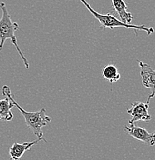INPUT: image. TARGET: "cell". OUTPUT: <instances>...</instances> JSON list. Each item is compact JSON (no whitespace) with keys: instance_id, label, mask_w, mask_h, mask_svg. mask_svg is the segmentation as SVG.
<instances>
[{"instance_id":"6da1fadb","label":"cell","mask_w":155,"mask_h":160,"mask_svg":"<svg viewBox=\"0 0 155 160\" xmlns=\"http://www.w3.org/2000/svg\"><path fill=\"white\" fill-rule=\"evenodd\" d=\"M2 92L3 96L9 98L12 102L16 107L18 108L21 114L24 118L27 127L32 132L33 134L38 138H41L43 136L42 127L46 126L51 122V118L46 115V110L44 108L37 112H28L19 106V103L14 99L10 88L8 86H3L2 89Z\"/></svg>"},{"instance_id":"7a4b0ae2","label":"cell","mask_w":155,"mask_h":160,"mask_svg":"<svg viewBox=\"0 0 155 160\" xmlns=\"http://www.w3.org/2000/svg\"><path fill=\"white\" fill-rule=\"evenodd\" d=\"M0 9L2 10V17L0 19V51L2 49L5 42L7 39H10L19 54L26 69H29V61L20 49L17 42V39L15 36V32L20 29L19 24L12 21L11 16L4 2H0Z\"/></svg>"},{"instance_id":"3957f363","label":"cell","mask_w":155,"mask_h":160,"mask_svg":"<svg viewBox=\"0 0 155 160\" xmlns=\"http://www.w3.org/2000/svg\"><path fill=\"white\" fill-rule=\"evenodd\" d=\"M82 2V4L87 8L88 11L90 12L91 15L99 21L101 26H100V29L104 30L105 29H113L114 28H126V29H131L136 31L139 30V31H144L146 32L147 34L150 36L151 34L154 32V29L151 27H146L144 25H141V26H138V25H131L128 24V23L123 22L120 19H117L114 16L110 14V13H107V14H101V13L98 12L95 10L93 9L89 3L86 0H80Z\"/></svg>"},{"instance_id":"277c9868","label":"cell","mask_w":155,"mask_h":160,"mask_svg":"<svg viewBox=\"0 0 155 160\" xmlns=\"http://www.w3.org/2000/svg\"><path fill=\"white\" fill-rule=\"evenodd\" d=\"M138 62L141 70L140 73H141L143 86L151 90V93L148 96L146 102L149 103L150 100L155 96V69L143 61L138 60Z\"/></svg>"},{"instance_id":"5b68a950","label":"cell","mask_w":155,"mask_h":160,"mask_svg":"<svg viewBox=\"0 0 155 160\" xmlns=\"http://www.w3.org/2000/svg\"><path fill=\"white\" fill-rule=\"evenodd\" d=\"M128 126H124L123 129L131 137L143 142L149 146L155 145V133H151L148 130L140 126H137L134 122H128Z\"/></svg>"},{"instance_id":"8992f818","label":"cell","mask_w":155,"mask_h":160,"mask_svg":"<svg viewBox=\"0 0 155 160\" xmlns=\"http://www.w3.org/2000/svg\"><path fill=\"white\" fill-rule=\"evenodd\" d=\"M149 103L142 102H134L130 109H127V112L131 116V119L128 122H135L137 121L148 122L151 119V116L148 112Z\"/></svg>"},{"instance_id":"52a82bcc","label":"cell","mask_w":155,"mask_h":160,"mask_svg":"<svg viewBox=\"0 0 155 160\" xmlns=\"http://www.w3.org/2000/svg\"><path fill=\"white\" fill-rule=\"evenodd\" d=\"M41 141H44L45 142H47V141L43 137L38 138L37 139L33 140L31 142H26L23 143L14 142L12 146L9 148L10 158L12 160L19 159L26 151L30 150L31 146H35V145H36Z\"/></svg>"},{"instance_id":"ba28073f","label":"cell","mask_w":155,"mask_h":160,"mask_svg":"<svg viewBox=\"0 0 155 160\" xmlns=\"http://www.w3.org/2000/svg\"><path fill=\"white\" fill-rule=\"evenodd\" d=\"M113 9L119 16L120 20L123 22L131 24L134 16L131 12L128 11V6L124 0H111Z\"/></svg>"},{"instance_id":"9c48e42d","label":"cell","mask_w":155,"mask_h":160,"mask_svg":"<svg viewBox=\"0 0 155 160\" xmlns=\"http://www.w3.org/2000/svg\"><path fill=\"white\" fill-rule=\"evenodd\" d=\"M14 106V104L7 96L5 99H0V120L5 122L12 120L13 114L11 110Z\"/></svg>"},{"instance_id":"30bf717a","label":"cell","mask_w":155,"mask_h":160,"mask_svg":"<svg viewBox=\"0 0 155 160\" xmlns=\"http://www.w3.org/2000/svg\"><path fill=\"white\" fill-rule=\"evenodd\" d=\"M102 76L104 79L113 83L121 79V74L114 64H108L104 66L102 69Z\"/></svg>"}]
</instances>
